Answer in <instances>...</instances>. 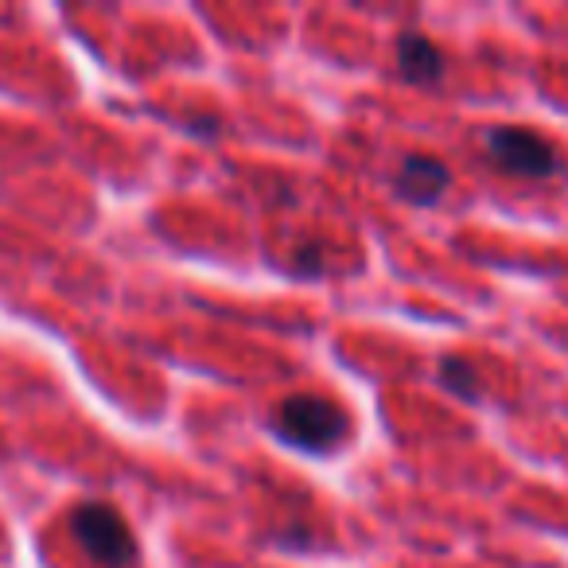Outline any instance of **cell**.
<instances>
[{
	"label": "cell",
	"mask_w": 568,
	"mask_h": 568,
	"mask_svg": "<svg viewBox=\"0 0 568 568\" xmlns=\"http://www.w3.org/2000/svg\"><path fill=\"white\" fill-rule=\"evenodd\" d=\"M273 428L284 444L301 452H332L347 436V413L327 397L296 394L273 413Z\"/></svg>",
	"instance_id": "6da1fadb"
},
{
	"label": "cell",
	"mask_w": 568,
	"mask_h": 568,
	"mask_svg": "<svg viewBox=\"0 0 568 568\" xmlns=\"http://www.w3.org/2000/svg\"><path fill=\"white\" fill-rule=\"evenodd\" d=\"M71 529L74 541L105 568H125L136 560V541L129 534L125 518L113 510L110 503H82L71 514Z\"/></svg>",
	"instance_id": "7a4b0ae2"
},
{
	"label": "cell",
	"mask_w": 568,
	"mask_h": 568,
	"mask_svg": "<svg viewBox=\"0 0 568 568\" xmlns=\"http://www.w3.org/2000/svg\"><path fill=\"white\" fill-rule=\"evenodd\" d=\"M487 152L503 172L521 175V180H545V175L557 172V152L534 129H518V125L490 129Z\"/></svg>",
	"instance_id": "3957f363"
},
{
	"label": "cell",
	"mask_w": 568,
	"mask_h": 568,
	"mask_svg": "<svg viewBox=\"0 0 568 568\" xmlns=\"http://www.w3.org/2000/svg\"><path fill=\"white\" fill-rule=\"evenodd\" d=\"M448 183H452L448 164H440L436 156H409L402 164V172H397V191H402V199H409V203H417V206L436 203V199L448 191Z\"/></svg>",
	"instance_id": "277c9868"
},
{
	"label": "cell",
	"mask_w": 568,
	"mask_h": 568,
	"mask_svg": "<svg viewBox=\"0 0 568 568\" xmlns=\"http://www.w3.org/2000/svg\"><path fill=\"white\" fill-rule=\"evenodd\" d=\"M397 71H402L405 82L413 87H433V82L444 79V55L433 40L417 32H405L397 40Z\"/></svg>",
	"instance_id": "5b68a950"
},
{
	"label": "cell",
	"mask_w": 568,
	"mask_h": 568,
	"mask_svg": "<svg viewBox=\"0 0 568 568\" xmlns=\"http://www.w3.org/2000/svg\"><path fill=\"white\" fill-rule=\"evenodd\" d=\"M440 382L456 397H464V402H475V397H479V374H475L471 363H464V358H444Z\"/></svg>",
	"instance_id": "8992f818"
}]
</instances>
